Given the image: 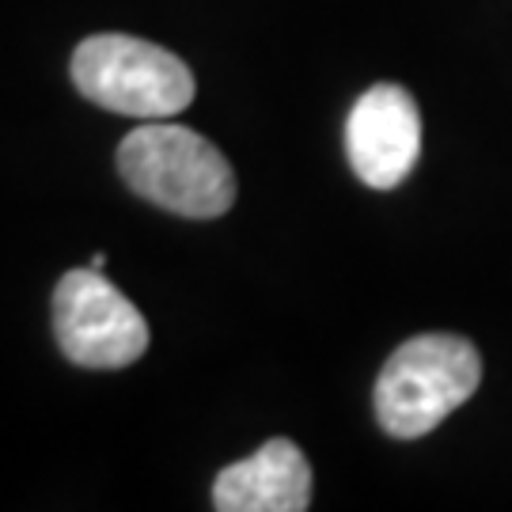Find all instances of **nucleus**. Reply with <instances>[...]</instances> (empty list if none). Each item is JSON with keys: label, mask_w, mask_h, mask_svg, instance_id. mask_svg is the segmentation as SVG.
<instances>
[{"label": "nucleus", "mask_w": 512, "mask_h": 512, "mask_svg": "<svg viewBox=\"0 0 512 512\" xmlns=\"http://www.w3.org/2000/svg\"><path fill=\"white\" fill-rule=\"evenodd\" d=\"M118 175L133 194L175 217L213 220L236 205V171L224 152L171 118L145 122L122 137Z\"/></svg>", "instance_id": "1"}, {"label": "nucleus", "mask_w": 512, "mask_h": 512, "mask_svg": "<svg viewBox=\"0 0 512 512\" xmlns=\"http://www.w3.org/2000/svg\"><path fill=\"white\" fill-rule=\"evenodd\" d=\"M346 156L372 190L406 183L421 156V110L403 84H372L346 118Z\"/></svg>", "instance_id": "5"}, {"label": "nucleus", "mask_w": 512, "mask_h": 512, "mask_svg": "<svg viewBox=\"0 0 512 512\" xmlns=\"http://www.w3.org/2000/svg\"><path fill=\"white\" fill-rule=\"evenodd\" d=\"M482 384V357L459 334H418L376 376V421L387 437L418 440L456 414Z\"/></svg>", "instance_id": "2"}, {"label": "nucleus", "mask_w": 512, "mask_h": 512, "mask_svg": "<svg viewBox=\"0 0 512 512\" xmlns=\"http://www.w3.org/2000/svg\"><path fill=\"white\" fill-rule=\"evenodd\" d=\"M54 334L61 353L80 368H129L148 349L141 308L92 266L57 281Z\"/></svg>", "instance_id": "4"}, {"label": "nucleus", "mask_w": 512, "mask_h": 512, "mask_svg": "<svg viewBox=\"0 0 512 512\" xmlns=\"http://www.w3.org/2000/svg\"><path fill=\"white\" fill-rule=\"evenodd\" d=\"M308 505V456L285 437L266 440L255 456L224 467L213 482V509L220 512H304Z\"/></svg>", "instance_id": "6"}, {"label": "nucleus", "mask_w": 512, "mask_h": 512, "mask_svg": "<svg viewBox=\"0 0 512 512\" xmlns=\"http://www.w3.org/2000/svg\"><path fill=\"white\" fill-rule=\"evenodd\" d=\"M73 84L88 103L141 122L175 118L194 103L183 57L133 35H92L76 46Z\"/></svg>", "instance_id": "3"}]
</instances>
